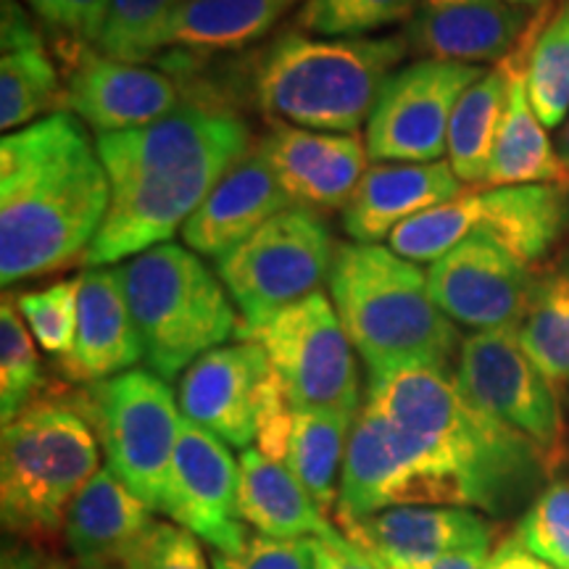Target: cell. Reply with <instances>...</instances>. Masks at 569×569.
I'll list each match as a JSON object with an SVG mask.
<instances>
[{
	"mask_svg": "<svg viewBox=\"0 0 569 569\" xmlns=\"http://www.w3.org/2000/svg\"><path fill=\"white\" fill-rule=\"evenodd\" d=\"M486 67L451 61H415L382 84L367 122V151L375 163L443 161L448 130L461 96Z\"/></svg>",
	"mask_w": 569,
	"mask_h": 569,
	"instance_id": "5bb4252c",
	"label": "cell"
},
{
	"mask_svg": "<svg viewBox=\"0 0 569 569\" xmlns=\"http://www.w3.org/2000/svg\"><path fill=\"white\" fill-rule=\"evenodd\" d=\"M440 503H448L446 490L419 472L396 425L369 401L361 403L340 472L338 522H359L396 507Z\"/></svg>",
	"mask_w": 569,
	"mask_h": 569,
	"instance_id": "ac0fdd59",
	"label": "cell"
},
{
	"mask_svg": "<svg viewBox=\"0 0 569 569\" xmlns=\"http://www.w3.org/2000/svg\"><path fill=\"white\" fill-rule=\"evenodd\" d=\"M509 3L519 6V9H530V6H546L549 0H509Z\"/></svg>",
	"mask_w": 569,
	"mask_h": 569,
	"instance_id": "c3c4849f",
	"label": "cell"
},
{
	"mask_svg": "<svg viewBox=\"0 0 569 569\" xmlns=\"http://www.w3.org/2000/svg\"><path fill=\"white\" fill-rule=\"evenodd\" d=\"M142 353V340L127 306L117 269H88L80 277V317L74 348L61 369L71 380L92 382L130 372Z\"/></svg>",
	"mask_w": 569,
	"mask_h": 569,
	"instance_id": "cb8c5ba5",
	"label": "cell"
},
{
	"mask_svg": "<svg viewBox=\"0 0 569 569\" xmlns=\"http://www.w3.org/2000/svg\"><path fill=\"white\" fill-rule=\"evenodd\" d=\"M517 338L553 386H569V256L538 277Z\"/></svg>",
	"mask_w": 569,
	"mask_h": 569,
	"instance_id": "1f68e13d",
	"label": "cell"
},
{
	"mask_svg": "<svg viewBox=\"0 0 569 569\" xmlns=\"http://www.w3.org/2000/svg\"><path fill=\"white\" fill-rule=\"evenodd\" d=\"M453 377L482 411L536 443L551 475L557 472L567 457L557 386L525 353L517 330H488L465 338Z\"/></svg>",
	"mask_w": 569,
	"mask_h": 569,
	"instance_id": "4fadbf2b",
	"label": "cell"
},
{
	"mask_svg": "<svg viewBox=\"0 0 569 569\" xmlns=\"http://www.w3.org/2000/svg\"><path fill=\"white\" fill-rule=\"evenodd\" d=\"M367 401L396 425L419 472L446 490L451 507L511 517L536 501L551 475L536 443L482 411L453 372L407 367L372 375Z\"/></svg>",
	"mask_w": 569,
	"mask_h": 569,
	"instance_id": "7a4b0ae2",
	"label": "cell"
},
{
	"mask_svg": "<svg viewBox=\"0 0 569 569\" xmlns=\"http://www.w3.org/2000/svg\"><path fill=\"white\" fill-rule=\"evenodd\" d=\"M525 48H528V30L515 51L507 56L511 67L509 101L496 138L486 184L488 188H511V184L569 188V169L551 142L549 130L540 124L538 113L530 106L528 82H525Z\"/></svg>",
	"mask_w": 569,
	"mask_h": 569,
	"instance_id": "484cf974",
	"label": "cell"
},
{
	"mask_svg": "<svg viewBox=\"0 0 569 569\" xmlns=\"http://www.w3.org/2000/svg\"><path fill=\"white\" fill-rule=\"evenodd\" d=\"M153 511L109 467L98 469L71 501L63 522V538L77 569L119 567L124 553L159 522Z\"/></svg>",
	"mask_w": 569,
	"mask_h": 569,
	"instance_id": "d4e9b609",
	"label": "cell"
},
{
	"mask_svg": "<svg viewBox=\"0 0 569 569\" xmlns=\"http://www.w3.org/2000/svg\"><path fill=\"white\" fill-rule=\"evenodd\" d=\"M240 519L269 538H332L325 509L311 498L288 465L264 457L259 448L240 453Z\"/></svg>",
	"mask_w": 569,
	"mask_h": 569,
	"instance_id": "4316f807",
	"label": "cell"
},
{
	"mask_svg": "<svg viewBox=\"0 0 569 569\" xmlns=\"http://www.w3.org/2000/svg\"><path fill=\"white\" fill-rule=\"evenodd\" d=\"M525 82L532 111L546 130H557L569 117V0L543 6L530 19L525 48Z\"/></svg>",
	"mask_w": 569,
	"mask_h": 569,
	"instance_id": "4dcf8cb0",
	"label": "cell"
},
{
	"mask_svg": "<svg viewBox=\"0 0 569 569\" xmlns=\"http://www.w3.org/2000/svg\"><path fill=\"white\" fill-rule=\"evenodd\" d=\"M19 315L30 327L34 343L42 351L67 359L74 348L77 317H80V277L56 282L46 290L17 296Z\"/></svg>",
	"mask_w": 569,
	"mask_h": 569,
	"instance_id": "8d00e7d4",
	"label": "cell"
},
{
	"mask_svg": "<svg viewBox=\"0 0 569 569\" xmlns=\"http://www.w3.org/2000/svg\"><path fill=\"white\" fill-rule=\"evenodd\" d=\"M213 569H317L311 538L282 540L256 532L248 538L243 551H211Z\"/></svg>",
	"mask_w": 569,
	"mask_h": 569,
	"instance_id": "60d3db41",
	"label": "cell"
},
{
	"mask_svg": "<svg viewBox=\"0 0 569 569\" xmlns=\"http://www.w3.org/2000/svg\"><path fill=\"white\" fill-rule=\"evenodd\" d=\"M509 59L498 61L461 96L453 111L446 156L465 184H486L488 180L496 138L509 101Z\"/></svg>",
	"mask_w": 569,
	"mask_h": 569,
	"instance_id": "f1b7e54d",
	"label": "cell"
},
{
	"mask_svg": "<svg viewBox=\"0 0 569 569\" xmlns=\"http://www.w3.org/2000/svg\"><path fill=\"white\" fill-rule=\"evenodd\" d=\"M46 569H69L67 565H61V561H53V565H48Z\"/></svg>",
	"mask_w": 569,
	"mask_h": 569,
	"instance_id": "681fc988",
	"label": "cell"
},
{
	"mask_svg": "<svg viewBox=\"0 0 569 569\" xmlns=\"http://www.w3.org/2000/svg\"><path fill=\"white\" fill-rule=\"evenodd\" d=\"M67 67L61 109L98 134L153 124L188 103L177 74L111 59L92 46H56Z\"/></svg>",
	"mask_w": 569,
	"mask_h": 569,
	"instance_id": "9a60e30c",
	"label": "cell"
},
{
	"mask_svg": "<svg viewBox=\"0 0 569 569\" xmlns=\"http://www.w3.org/2000/svg\"><path fill=\"white\" fill-rule=\"evenodd\" d=\"M111 182L77 117L56 111L0 140V282L11 288L82 261Z\"/></svg>",
	"mask_w": 569,
	"mask_h": 569,
	"instance_id": "3957f363",
	"label": "cell"
},
{
	"mask_svg": "<svg viewBox=\"0 0 569 569\" xmlns=\"http://www.w3.org/2000/svg\"><path fill=\"white\" fill-rule=\"evenodd\" d=\"M336 248L319 211L284 209L251 238L217 261L232 303L243 315V330L264 325L284 306L317 293L330 277Z\"/></svg>",
	"mask_w": 569,
	"mask_h": 569,
	"instance_id": "8fae6325",
	"label": "cell"
},
{
	"mask_svg": "<svg viewBox=\"0 0 569 569\" xmlns=\"http://www.w3.org/2000/svg\"><path fill=\"white\" fill-rule=\"evenodd\" d=\"M465 193L448 161L369 163L343 209V230L353 243L377 246L407 219Z\"/></svg>",
	"mask_w": 569,
	"mask_h": 569,
	"instance_id": "603a6c76",
	"label": "cell"
},
{
	"mask_svg": "<svg viewBox=\"0 0 569 569\" xmlns=\"http://www.w3.org/2000/svg\"><path fill=\"white\" fill-rule=\"evenodd\" d=\"M42 367L32 332L19 315L17 298L0 301V419L9 425L42 390Z\"/></svg>",
	"mask_w": 569,
	"mask_h": 569,
	"instance_id": "836d02e7",
	"label": "cell"
},
{
	"mask_svg": "<svg viewBox=\"0 0 569 569\" xmlns=\"http://www.w3.org/2000/svg\"><path fill=\"white\" fill-rule=\"evenodd\" d=\"M343 536L369 559L425 567L453 551L490 549L493 525L465 507H396L343 525Z\"/></svg>",
	"mask_w": 569,
	"mask_h": 569,
	"instance_id": "44dd1931",
	"label": "cell"
},
{
	"mask_svg": "<svg viewBox=\"0 0 569 569\" xmlns=\"http://www.w3.org/2000/svg\"><path fill=\"white\" fill-rule=\"evenodd\" d=\"M48 27L56 46H98L111 0H24Z\"/></svg>",
	"mask_w": 569,
	"mask_h": 569,
	"instance_id": "ab89813d",
	"label": "cell"
},
{
	"mask_svg": "<svg viewBox=\"0 0 569 569\" xmlns=\"http://www.w3.org/2000/svg\"><path fill=\"white\" fill-rule=\"evenodd\" d=\"M113 475L159 511L182 430L180 401L151 369H130L80 390Z\"/></svg>",
	"mask_w": 569,
	"mask_h": 569,
	"instance_id": "30bf717a",
	"label": "cell"
},
{
	"mask_svg": "<svg viewBox=\"0 0 569 569\" xmlns=\"http://www.w3.org/2000/svg\"><path fill=\"white\" fill-rule=\"evenodd\" d=\"M177 401L188 422L230 448H256L274 461L288 459L293 407L272 361L256 340L203 353L182 372Z\"/></svg>",
	"mask_w": 569,
	"mask_h": 569,
	"instance_id": "9c48e42d",
	"label": "cell"
},
{
	"mask_svg": "<svg viewBox=\"0 0 569 569\" xmlns=\"http://www.w3.org/2000/svg\"><path fill=\"white\" fill-rule=\"evenodd\" d=\"M259 142L293 206L311 211L346 209L369 169L367 140L359 132H315L272 124Z\"/></svg>",
	"mask_w": 569,
	"mask_h": 569,
	"instance_id": "d6986e66",
	"label": "cell"
},
{
	"mask_svg": "<svg viewBox=\"0 0 569 569\" xmlns=\"http://www.w3.org/2000/svg\"><path fill=\"white\" fill-rule=\"evenodd\" d=\"M303 3L306 0H188L163 34V48L190 53L243 51L264 40Z\"/></svg>",
	"mask_w": 569,
	"mask_h": 569,
	"instance_id": "83f0119b",
	"label": "cell"
},
{
	"mask_svg": "<svg viewBox=\"0 0 569 569\" xmlns=\"http://www.w3.org/2000/svg\"><path fill=\"white\" fill-rule=\"evenodd\" d=\"M330 298L369 377L407 367L457 369L465 338L432 301L415 261L386 246H338Z\"/></svg>",
	"mask_w": 569,
	"mask_h": 569,
	"instance_id": "277c9868",
	"label": "cell"
},
{
	"mask_svg": "<svg viewBox=\"0 0 569 569\" xmlns=\"http://www.w3.org/2000/svg\"><path fill=\"white\" fill-rule=\"evenodd\" d=\"M240 338L264 348L293 409H361L353 346L336 306L319 290Z\"/></svg>",
	"mask_w": 569,
	"mask_h": 569,
	"instance_id": "7c38bea8",
	"label": "cell"
},
{
	"mask_svg": "<svg viewBox=\"0 0 569 569\" xmlns=\"http://www.w3.org/2000/svg\"><path fill=\"white\" fill-rule=\"evenodd\" d=\"M311 546H315L317 569H375L372 561L343 532L332 538H311Z\"/></svg>",
	"mask_w": 569,
	"mask_h": 569,
	"instance_id": "7bdbcfd3",
	"label": "cell"
},
{
	"mask_svg": "<svg viewBox=\"0 0 569 569\" xmlns=\"http://www.w3.org/2000/svg\"><path fill=\"white\" fill-rule=\"evenodd\" d=\"M188 0H111L98 51L142 63L163 51V34Z\"/></svg>",
	"mask_w": 569,
	"mask_h": 569,
	"instance_id": "e575fe53",
	"label": "cell"
},
{
	"mask_svg": "<svg viewBox=\"0 0 569 569\" xmlns=\"http://www.w3.org/2000/svg\"><path fill=\"white\" fill-rule=\"evenodd\" d=\"M490 549H467V551H453L446 553L430 565L417 567V569H488Z\"/></svg>",
	"mask_w": 569,
	"mask_h": 569,
	"instance_id": "f6af8a7d",
	"label": "cell"
},
{
	"mask_svg": "<svg viewBox=\"0 0 569 569\" xmlns=\"http://www.w3.org/2000/svg\"><path fill=\"white\" fill-rule=\"evenodd\" d=\"M119 569H211L206 561L203 546L190 530L174 522H156L142 536L124 559Z\"/></svg>",
	"mask_w": 569,
	"mask_h": 569,
	"instance_id": "f35d334b",
	"label": "cell"
},
{
	"mask_svg": "<svg viewBox=\"0 0 569 569\" xmlns=\"http://www.w3.org/2000/svg\"><path fill=\"white\" fill-rule=\"evenodd\" d=\"M284 209H293V201L284 193L259 142H253L188 219L182 240L190 251L219 261Z\"/></svg>",
	"mask_w": 569,
	"mask_h": 569,
	"instance_id": "7402d4cb",
	"label": "cell"
},
{
	"mask_svg": "<svg viewBox=\"0 0 569 569\" xmlns=\"http://www.w3.org/2000/svg\"><path fill=\"white\" fill-rule=\"evenodd\" d=\"M98 469V436L80 393L38 396L0 436L3 528L27 543L53 540Z\"/></svg>",
	"mask_w": 569,
	"mask_h": 569,
	"instance_id": "8992f818",
	"label": "cell"
},
{
	"mask_svg": "<svg viewBox=\"0 0 569 569\" xmlns=\"http://www.w3.org/2000/svg\"><path fill=\"white\" fill-rule=\"evenodd\" d=\"M528 27V11L509 0H419L403 38L430 61L480 67L507 59Z\"/></svg>",
	"mask_w": 569,
	"mask_h": 569,
	"instance_id": "ffe728a7",
	"label": "cell"
},
{
	"mask_svg": "<svg viewBox=\"0 0 569 569\" xmlns=\"http://www.w3.org/2000/svg\"><path fill=\"white\" fill-rule=\"evenodd\" d=\"M34 565H38V557L32 549H6L3 569H34Z\"/></svg>",
	"mask_w": 569,
	"mask_h": 569,
	"instance_id": "bcb514c9",
	"label": "cell"
},
{
	"mask_svg": "<svg viewBox=\"0 0 569 569\" xmlns=\"http://www.w3.org/2000/svg\"><path fill=\"white\" fill-rule=\"evenodd\" d=\"M432 301L453 325L519 330L536 296L538 277L488 240H465L427 269Z\"/></svg>",
	"mask_w": 569,
	"mask_h": 569,
	"instance_id": "e0dca14e",
	"label": "cell"
},
{
	"mask_svg": "<svg viewBox=\"0 0 569 569\" xmlns=\"http://www.w3.org/2000/svg\"><path fill=\"white\" fill-rule=\"evenodd\" d=\"M557 151H559V156H561V161H565V167L569 169V117H567V122L561 124V130H559Z\"/></svg>",
	"mask_w": 569,
	"mask_h": 569,
	"instance_id": "7dc6e473",
	"label": "cell"
},
{
	"mask_svg": "<svg viewBox=\"0 0 569 569\" xmlns=\"http://www.w3.org/2000/svg\"><path fill=\"white\" fill-rule=\"evenodd\" d=\"M117 274L146 365L167 382L243 330L222 277L188 246H156L119 264Z\"/></svg>",
	"mask_w": 569,
	"mask_h": 569,
	"instance_id": "52a82bcc",
	"label": "cell"
},
{
	"mask_svg": "<svg viewBox=\"0 0 569 569\" xmlns=\"http://www.w3.org/2000/svg\"><path fill=\"white\" fill-rule=\"evenodd\" d=\"M111 203L82 267L124 264L177 232L227 169L253 146L251 127L219 101H188L159 122L96 138Z\"/></svg>",
	"mask_w": 569,
	"mask_h": 569,
	"instance_id": "6da1fadb",
	"label": "cell"
},
{
	"mask_svg": "<svg viewBox=\"0 0 569 569\" xmlns=\"http://www.w3.org/2000/svg\"><path fill=\"white\" fill-rule=\"evenodd\" d=\"M240 461L230 446L184 419L161 509L219 553H238L251 538L238 509Z\"/></svg>",
	"mask_w": 569,
	"mask_h": 569,
	"instance_id": "2e32d148",
	"label": "cell"
},
{
	"mask_svg": "<svg viewBox=\"0 0 569 569\" xmlns=\"http://www.w3.org/2000/svg\"><path fill=\"white\" fill-rule=\"evenodd\" d=\"M409 42L390 38H317L290 30L269 42L251 74V96L272 124L315 132H359Z\"/></svg>",
	"mask_w": 569,
	"mask_h": 569,
	"instance_id": "5b68a950",
	"label": "cell"
},
{
	"mask_svg": "<svg viewBox=\"0 0 569 569\" xmlns=\"http://www.w3.org/2000/svg\"><path fill=\"white\" fill-rule=\"evenodd\" d=\"M569 230V188L561 184H511L467 190L453 201L427 209L398 224L388 248L425 264L465 240H488L522 264H538Z\"/></svg>",
	"mask_w": 569,
	"mask_h": 569,
	"instance_id": "ba28073f",
	"label": "cell"
},
{
	"mask_svg": "<svg viewBox=\"0 0 569 569\" xmlns=\"http://www.w3.org/2000/svg\"><path fill=\"white\" fill-rule=\"evenodd\" d=\"M488 569H557L546 559H540L538 553H532L528 546L519 540L515 532L509 538H503L501 543L490 551Z\"/></svg>",
	"mask_w": 569,
	"mask_h": 569,
	"instance_id": "ee69618b",
	"label": "cell"
},
{
	"mask_svg": "<svg viewBox=\"0 0 569 569\" xmlns=\"http://www.w3.org/2000/svg\"><path fill=\"white\" fill-rule=\"evenodd\" d=\"M42 34L32 24V17L21 9L19 0H0V46L3 53L24 51V48L42 46Z\"/></svg>",
	"mask_w": 569,
	"mask_h": 569,
	"instance_id": "b9f144b4",
	"label": "cell"
},
{
	"mask_svg": "<svg viewBox=\"0 0 569 569\" xmlns=\"http://www.w3.org/2000/svg\"><path fill=\"white\" fill-rule=\"evenodd\" d=\"M515 536L557 569H569V478H553L519 517Z\"/></svg>",
	"mask_w": 569,
	"mask_h": 569,
	"instance_id": "74e56055",
	"label": "cell"
},
{
	"mask_svg": "<svg viewBox=\"0 0 569 569\" xmlns=\"http://www.w3.org/2000/svg\"><path fill=\"white\" fill-rule=\"evenodd\" d=\"M106 569H119V567H106Z\"/></svg>",
	"mask_w": 569,
	"mask_h": 569,
	"instance_id": "f907efd6",
	"label": "cell"
},
{
	"mask_svg": "<svg viewBox=\"0 0 569 569\" xmlns=\"http://www.w3.org/2000/svg\"><path fill=\"white\" fill-rule=\"evenodd\" d=\"M59 71H56L46 42L24 51L3 53L0 59V127L3 132L24 130L56 103H61Z\"/></svg>",
	"mask_w": 569,
	"mask_h": 569,
	"instance_id": "d6a6232c",
	"label": "cell"
},
{
	"mask_svg": "<svg viewBox=\"0 0 569 569\" xmlns=\"http://www.w3.org/2000/svg\"><path fill=\"white\" fill-rule=\"evenodd\" d=\"M419 0H306L296 30L317 38H367L415 17Z\"/></svg>",
	"mask_w": 569,
	"mask_h": 569,
	"instance_id": "d590c367",
	"label": "cell"
},
{
	"mask_svg": "<svg viewBox=\"0 0 569 569\" xmlns=\"http://www.w3.org/2000/svg\"><path fill=\"white\" fill-rule=\"evenodd\" d=\"M356 415L359 411L348 409H293L284 465L325 511L338 503L340 472Z\"/></svg>",
	"mask_w": 569,
	"mask_h": 569,
	"instance_id": "f546056e",
	"label": "cell"
}]
</instances>
